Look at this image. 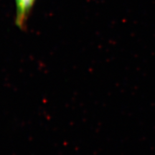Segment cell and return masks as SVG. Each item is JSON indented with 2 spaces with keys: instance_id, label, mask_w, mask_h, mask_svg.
<instances>
[{
  "instance_id": "cell-1",
  "label": "cell",
  "mask_w": 155,
  "mask_h": 155,
  "mask_svg": "<svg viewBox=\"0 0 155 155\" xmlns=\"http://www.w3.org/2000/svg\"><path fill=\"white\" fill-rule=\"evenodd\" d=\"M37 0H15L16 7L15 25L20 30H24L28 28L29 18Z\"/></svg>"
}]
</instances>
